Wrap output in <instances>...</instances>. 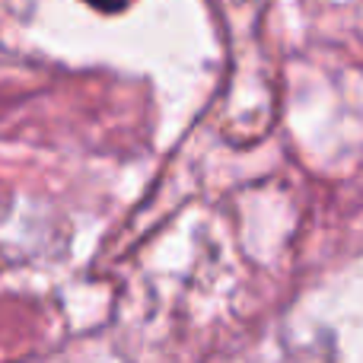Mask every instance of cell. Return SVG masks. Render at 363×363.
<instances>
[{"label": "cell", "mask_w": 363, "mask_h": 363, "mask_svg": "<svg viewBox=\"0 0 363 363\" xmlns=\"http://www.w3.org/2000/svg\"><path fill=\"white\" fill-rule=\"evenodd\" d=\"M80 4H86L89 10H96V13H106V16H115V13H125V10H131L138 0H80Z\"/></svg>", "instance_id": "obj_1"}]
</instances>
